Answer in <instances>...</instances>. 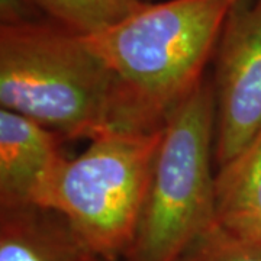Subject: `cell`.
<instances>
[{"mask_svg": "<svg viewBox=\"0 0 261 261\" xmlns=\"http://www.w3.org/2000/svg\"><path fill=\"white\" fill-rule=\"evenodd\" d=\"M237 2H147L111 28L84 37L113 75V129L163 128L168 115L203 82Z\"/></svg>", "mask_w": 261, "mask_h": 261, "instance_id": "1", "label": "cell"}, {"mask_svg": "<svg viewBox=\"0 0 261 261\" xmlns=\"http://www.w3.org/2000/svg\"><path fill=\"white\" fill-rule=\"evenodd\" d=\"M0 105L68 140L113 129L115 82L82 35L49 19L0 25Z\"/></svg>", "mask_w": 261, "mask_h": 261, "instance_id": "2", "label": "cell"}, {"mask_svg": "<svg viewBox=\"0 0 261 261\" xmlns=\"http://www.w3.org/2000/svg\"><path fill=\"white\" fill-rule=\"evenodd\" d=\"M215 97L203 82L163 125L129 261H181L216 221Z\"/></svg>", "mask_w": 261, "mask_h": 261, "instance_id": "3", "label": "cell"}, {"mask_svg": "<svg viewBox=\"0 0 261 261\" xmlns=\"http://www.w3.org/2000/svg\"><path fill=\"white\" fill-rule=\"evenodd\" d=\"M163 128L111 129L63 160L35 205L61 215L105 261L129 251L140 221Z\"/></svg>", "mask_w": 261, "mask_h": 261, "instance_id": "4", "label": "cell"}, {"mask_svg": "<svg viewBox=\"0 0 261 261\" xmlns=\"http://www.w3.org/2000/svg\"><path fill=\"white\" fill-rule=\"evenodd\" d=\"M215 164L235 159L261 130V0H238L215 49Z\"/></svg>", "mask_w": 261, "mask_h": 261, "instance_id": "5", "label": "cell"}, {"mask_svg": "<svg viewBox=\"0 0 261 261\" xmlns=\"http://www.w3.org/2000/svg\"><path fill=\"white\" fill-rule=\"evenodd\" d=\"M61 140L37 121L0 109V207L35 205L65 159Z\"/></svg>", "mask_w": 261, "mask_h": 261, "instance_id": "6", "label": "cell"}, {"mask_svg": "<svg viewBox=\"0 0 261 261\" xmlns=\"http://www.w3.org/2000/svg\"><path fill=\"white\" fill-rule=\"evenodd\" d=\"M0 261H105L61 215L37 205L0 207Z\"/></svg>", "mask_w": 261, "mask_h": 261, "instance_id": "7", "label": "cell"}, {"mask_svg": "<svg viewBox=\"0 0 261 261\" xmlns=\"http://www.w3.org/2000/svg\"><path fill=\"white\" fill-rule=\"evenodd\" d=\"M216 222L233 235L261 244V130L215 180Z\"/></svg>", "mask_w": 261, "mask_h": 261, "instance_id": "8", "label": "cell"}, {"mask_svg": "<svg viewBox=\"0 0 261 261\" xmlns=\"http://www.w3.org/2000/svg\"><path fill=\"white\" fill-rule=\"evenodd\" d=\"M49 20L82 37L99 34L137 12L145 0H34Z\"/></svg>", "mask_w": 261, "mask_h": 261, "instance_id": "9", "label": "cell"}, {"mask_svg": "<svg viewBox=\"0 0 261 261\" xmlns=\"http://www.w3.org/2000/svg\"><path fill=\"white\" fill-rule=\"evenodd\" d=\"M181 261H261V244L243 240L215 221Z\"/></svg>", "mask_w": 261, "mask_h": 261, "instance_id": "10", "label": "cell"}, {"mask_svg": "<svg viewBox=\"0 0 261 261\" xmlns=\"http://www.w3.org/2000/svg\"><path fill=\"white\" fill-rule=\"evenodd\" d=\"M48 19L34 0H0V25H20Z\"/></svg>", "mask_w": 261, "mask_h": 261, "instance_id": "11", "label": "cell"}, {"mask_svg": "<svg viewBox=\"0 0 261 261\" xmlns=\"http://www.w3.org/2000/svg\"><path fill=\"white\" fill-rule=\"evenodd\" d=\"M145 2H148V0H145Z\"/></svg>", "mask_w": 261, "mask_h": 261, "instance_id": "12", "label": "cell"}]
</instances>
